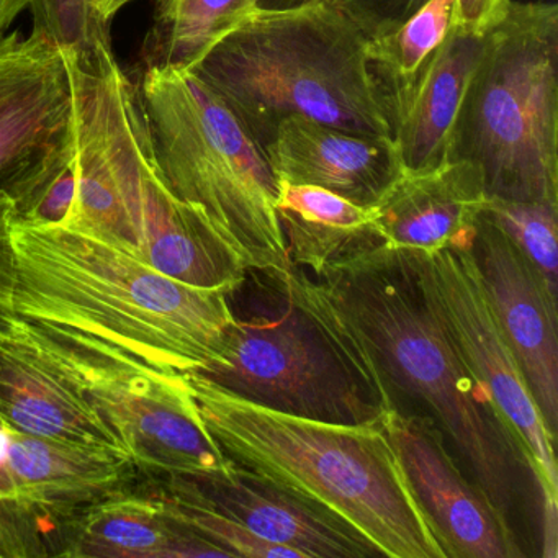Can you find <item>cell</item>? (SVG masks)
Returning a JSON list of instances; mask_svg holds the SVG:
<instances>
[{"mask_svg": "<svg viewBox=\"0 0 558 558\" xmlns=\"http://www.w3.org/2000/svg\"><path fill=\"white\" fill-rule=\"evenodd\" d=\"M228 299L227 361L202 377L259 407L326 423L384 424L397 408L372 355L306 270L247 267Z\"/></svg>", "mask_w": 558, "mask_h": 558, "instance_id": "cell-4", "label": "cell"}, {"mask_svg": "<svg viewBox=\"0 0 558 558\" xmlns=\"http://www.w3.org/2000/svg\"><path fill=\"white\" fill-rule=\"evenodd\" d=\"M277 181L325 189L372 208L404 171L390 136L345 132L316 120H283L264 148Z\"/></svg>", "mask_w": 558, "mask_h": 558, "instance_id": "cell-17", "label": "cell"}, {"mask_svg": "<svg viewBox=\"0 0 558 558\" xmlns=\"http://www.w3.org/2000/svg\"><path fill=\"white\" fill-rule=\"evenodd\" d=\"M31 8V0H0V40L8 35L19 15Z\"/></svg>", "mask_w": 558, "mask_h": 558, "instance_id": "cell-28", "label": "cell"}, {"mask_svg": "<svg viewBox=\"0 0 558 558\" xmlns=\"http://www.w3.org/2000/svg\"><path fill=\"white\" fill-rule=\"evenodd\" d=\"M254 12V0H153L140 71L194 70L210 48Z\"/></svg>", "mask_w": 558, "mask_h": 558, "instance_id": "cell-23", "label": "cell"}, {"mask_svg": "<svg viewBox=\"0 0 558 558\" xmlns=\"http://www.w3.org/2000/svg\"><path fill=\"white\" fill-rule=\"evenodd\" d=\"M135 84L169 189L201 208L247 267H293L276 210L280 182L236 117L192 71H140Z\"/></svg>", "mask_w": 558, "mask_h": 558, "instance_id": "cell-8", "label": "cell"}, {"mask_svg": "<svg viewBox=\"0 0 558 558\" xmlns=\"http://www.w3.org/2000/svg\"><path fill=\"white\" fill-rule=\"evenodd\" d=\"M48 339L136 469L151 475L191 476L233 465L205 429L189 375L165 374L57 336Z\"/></svg>", "mask_w": 558, "mask_h": 558, "instance_id": "cell-9", "label": "cell"}, {"mask_svg": "<svg viewBox=\"0 0 558 558\" xmlns=\"http://www.w3.org/2000/svg\"><path fill=\"white\" fill-rule=\"evenodd\" d=\"M61 557H227L223 550L175 521L161 498L122 493L87 509Z\"/></svg>", "mask_w": 558, "mask_h": 558, "instance_id": "cell-20", "label": "cell"}, {"mask_svg": "<svg viewBox=\"0 0 558 558\" xmlns=\"http://www.w3.org/2000/svg\"><path fill=\"white\" fill-rule=\"evenodd\" d=\"M34 28L47 34L66 54L89 60L112 48L110 22L97 11L96 0H31Z\"/></svg>", "mask_w": 558, "mask_h": 558, "instance_id": "cell-26", "label": "cell"}, {"mask_svg": "<svg viewBox=\"0 0 558 558\" xmlns=\"http://www.w3.org/2000/svg\"><path fill=\"white\" fill-rule=\"evenodd\" d=\"M205 429L221 452L328 509L388 558H447L381 424L280 413L189 375Z\"/></svg>", "mask_w": 558, "mask_h": 558, "instance_id": "cell-3", "label": "cell"}, {"mask_svg": "<svg viewBox=\"0 0 558 558\" xmlns=\"http://www.w3.org/2000/svg\"><path fill=\"white\" fill-rule=\"evenodd\" d=\"M365 47L367 38L329 2L256 9L192 73L263 151L292 117L391 138Z\"/></svg>", "mask_w": 558, "mask_h": 558, "instance_id": "cell-5", "label": "cell"}, {"mask_svg": "<svg viewBox=\"0 0 558 558\" xmlns=\"http://www.w3.org/2000/svg\"><path fill=\"white\" fill-rule=\"evenodd\" d=\"M482 214L501 228L558 295V207L486 197Z\"/></svg>", "mask_w": 558, "mask_h": 558, "instance_id": "cell-24", "label": "cell"}, {"mask_svg": "<svg viewBox=\"0 0 558 558\" xmlns=\"http://www.w3.org/2000/svg\"><path fill=\"white\" fill-rule=\"evenodd\" d=\"M470 254L496 322L521 365L548 433L557 439L558 295L501 228L483 214Z\"/></svg>", "mask_w": 558, "mask_h": 558, "instance_id": "cell-15", "label": "cell"}, {"mask_svg": "<svg viewBox=\"0 0 558 558\" xmlns=\"http://www.w3.org/2000/svg\"><path fill=\"white\" fill-rule=\"evenodd\" d=\"M228 292L165 276L96 231L0 214V316L100 354L208 374L233 335Z\"/></svg>", "mask_w": 558, "mask_h": 558, "instance_id": "cell-1", "label": "cell"}, {"mask_svg": "<svg viewBox=\"0 0 558 558\" xmlns=\"http://www.w3.org/2000/svg\"><path fill=\"white\" fill-rule=\"evenodd\" d=\"M483 44V32L453 28L411 83L384 104L404 171H429L447 162L450 133Z\"/></svg>", "mask_w": 558, "mask_h": 558, "instance_id": "cell-19", "label": "cell"}, {"mask_svg": "<svg viewBox=\"0 0 558 558\" xmlns=\"http://www.w3.org/2000/svg\"><path fill=\"white\" fill-rule=\"evenodd\" d=\"M12 201L8 194H0V214L5 210V208L11 207Z\"/></svg>", "mask_w": 558, "mask_h": 558, "instance_id": "cell-31", "label": "cell"}, {"mask_svg": "<svg viewBox=\"0 0 558 558\" xmlns=\"http://www.w3.org/2000/svg\"><path fill=\"white\" fill-rule=\"evenodd\" d=\"M381 426L447 558L525 557L508 519L457 465L429 416L393 408Z\"/></svg>", "mask_w": 558, "mask_h": 558, "instance_id": "cell-12", "label": "cell"}, {"mask_svg": "<svg viewBox=\"0 0 558 558\" xmlns=\"http://www.w3.org/2000/svg\"><path fill=\"white\" fill-rule=\"evenodd\" d=\"M136 472L129 457L28 436L0 420V557L45 555L53 532L68 544L81 515L129 492Z\"/></svg>", "mask_w": 558, "mask_h": 558, "instance_id": "cell-11", "label": "cell"}, {"mask_svg": "<svg viewBox=\"0 0 558 558\" xmlns=\"http://www.w3.org/2000/svg\"><path fill=\"white\" fill-rule=\"evenodd\" d=\"M482 172L466 161L401 172L372 207L385 247L470 250L485 205Z\"/></svg>", "mask_w": 558, "mask_h": 558, "instance_id": "cell-18", "label": "cell"}, {"mask_svg": "<svg viewBox=\"0 0 558 558\" xmlns=\"http://www.w3.org/2000/svg\"><path fill=\"white\" fill-rule=\"evenodd\" d=\"M277 217L293 267L318 276L325 267L385 246L372 208L325 189L280 182Z\"/></svg>", "mask_w": 558, "mask_h": 558, "instance_id": "cell-21", "label": "cell"}, {"mask_svg": "<svg viewBox=\"0 0 558 558\" xmlns=\"http://www.w3.org/2000/svg\"><path fill=\"white\" fill-rule=\"evenodd\" d=\"M313 277L372 355L395 407L401 397L429 416L509 521L534 476L514 434L453 345L411 250L380 246Z\"/></svg>", "mask_w": 558, "mask_h": 558, "instance_id": "cell-2", "label": "cell"}, {"mask_svg": "<svg viewBox=\"0 0 558 558\" xmlns=\"http://www.w3.org/2000/svg\"><path fill=\"white\" fill-rule=\"evenodd\" d=\"M133 0H96L97 11L104 19L112 21L117 12L122 11L126 5L132 4Z\"/></svg>", "mask_w": 558, "mask_h": 558, "instance_id": "cell-30", "label": "cell"}, {"mask_svg": "<svg viewBox=\"0 0 558 558\" xmlns=\"http://www.w3.org/2000/svg\"><path fill=\"white\" fill-rule=\"evenodd\" d=\"M169 514L191 529L198 537L214 544L230 557L246 558H300L299 551L264 541L259 535L253 534L250 529L238 524L233 519L214 511L202 502L194 501L187 496L179 495L166 488L161 496Z\"/></svg>", "mask_w": 558, "mask_h": 558, "instance_id": "cell-25", "label": "cell"}, {"mask_svg": "<svg viewBox=\"0 0 558 558\" xmlns=\"http://www.w3.org/2000/svg\"><path fill=\"white\" fill-rule=\"evenodd\" d=\"M74 130L63 50L34 28L0 40V194L11 197Z\"/></svg>", "mask_w": 558, "mask_h": 558, "instance_id": "cell-14", "label": "cell"}, {"mask_svg": "<svg viewBox=\"0 0 558 558\" xmlns=\"http://www.w3.org/2000/svg\"><path fill=\"white\" fill-rule=\"evenodd\" d=\"M411 253L460 357L492 397L527 459L541 495L542 518H557V439L548 433L521 365L496 322L470 250Z\"/></svg>", "mask_w": 558, "mask_h": 558, "instance_id": "cell-10", "label": "cell"}, {"mask_svg": "<svg viewBox=\"0 0 558 558\" xmlns=\"http://www.w3.org/2000/svg\"><path fill=\"white\" fill-rule=\"evenodd\" d=\"M342 12L367 40L385 37L410 21L427 0H326Z\"/></svg>", "mask_w": 558, "mask_h": 558, "instance_id": "cell-27", "label": "cell"}, {"mask_svg": "<svg viewBox=\"0 0 558 558\" xmlns=\"http://www.w3.org/2000/svg\"><path fill=\"white\" fill-rule=\"evenodd\" d=\"M326 2V0H254L259 11H283V9L303 8V5Z\"/></svg>", "mask_w": 558, "mask_h": 558, "instance_id": "cell-29", "label": "cell"}, {"mask_svg": "<svg viewBox=\"0 0 558 558\" xmlns=\"http://www.w3.org/2000/svg\"><path fill=\"white\" fill-rule=\"evenodd\" d=\"M166 478L171 492L233 519L264 541L299 551L300 558L384 557L368 538L328 509L236 463L223 472Z\"/></svg>", "mask_w": 558, "mask_h": 558, "instance_id": "cell-16", "label": "cell"}, {"mask_svg": "<svg viewBox=\"0 0 558 558\" xmlns=\"http://www.w3.org/2000/svg\"><path fill=\"white\" fill-rule=\"evenodd\" d=\"M0 420L28 436L129 457L47 335L31 323L2 316Z\"/></svg>", "mask_w": 558, "mask_h": 558, "instance_id": "cell-13", "label": "cell"}, {"mask_svg": "<svg viewBox=\"0 0 558 558\" xmlns=\"http://www.w3.org/2000/svg\"><path fill=\"white\" fill-rule=\"evenodd\" d=\"M447 161L472 162L486 197L558 207V8L515 2L485 34Z\"/></svg>", "mask_w": 558, "mask_h": 558, "instance_id": "cell-7", "label": "cell"}, {"mask_svg": "<svg viewBox=\"0 0 558 558\" xmlns=\"http://www.w3.org/2000/svg\"><path fill=\"white\" fill-rule=\"evenodd\" d=\"M64 58L74 106L96 130L110 171L106 184L84 197L64 225L122 244L172 279L204 289H234L247 264L201 208L181 201L166 184L138 89L112 48L89 60Z\"/></svg>", "mask_w": 558, "mask_h": 558, "instance_id": "cell-6", "label": "cell"}, {"mask_svg": "<svg viewBox=\"0 0 558 558\" xmlns=\"http://www.w3.org/2000/svg\"><path fill=\"white\" fill-rule=\"evenodd\" d=\"M512 0H427L426 4L385 37L367 40V60L381 109L403 90L457 27L486 32L501 21Z\"/></svg>", "mask_w": 558, "mask_h": 558, "instance_id": "cell-22", "label": "cell"}]
</instances>
